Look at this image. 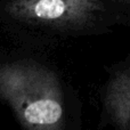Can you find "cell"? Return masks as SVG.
Listing matches in <instances>:
<instances>
[{
  "instance_id": "obj_1",
  "label": "cell",
  "mask_w": 130,
  "mask_h": 130,
  "mask_svg": "<svg viewBox=\"0 0 130 130\" xmlns=\"http://www.w3.org/2000/svg\"><path fill=\"white\" fill-rule=\"evenodd\" d=\"M104 105L117 130H130V69L118 73L111 80Z\"/></svg>"
}]
</instances>
